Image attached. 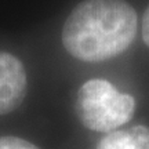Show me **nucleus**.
<instances>
[{"label": "nucleus", "mask_w": 149, "mask_h": 149, "mask_svg": "<svg viewBox=\"0 0 149 149\" xmlns=\"http://www.w3.org/2000/svg\"><path fill=\"white\" fill-rule=\"evenodd\" d=\"M28 79L19 59L0 51V115L15 111L25 100Z\"/></svg>", "instance_id": "nucleus-3"}, {"label": "nucleus", "mask_w": 149, "mask_h": 149, "mask_svg": "<svg viewBox=\"0 0 149 149\" xmlns=\"http://www.w3.org/2000/svg\"><path fill=\"white\" fill-rule=\"evenodd\" d=\"M134 111L133 95L117 91L107 80H88L76 94V116L86 128L93 131H115L133 117Z\"/></svg>", "instance_id": "nucleus-2"}, {"label": "nucleus", "mask_w": 149, "mask_h": 149, "mask_svg": "<svg viewBox=\"0 0 149 149\" xmlns=\"http://www.w3.org/2000/svg\"><path fill=\"white\" fill-rule=\"evenodd\" d=\"M97 149H149V127L134 126L108 133Z\"/></svg>", "instance_id": "nucleus-4"}, {"label": "nucleus", "mask_w": 149, "mask_h": 149, "mask_svg": "<svg viewBox=\"0 0 149 149\" xmlns=\"http://www.w3.org/2000/svg\"><path fill=\"white\" fill-rule=\"evenodd\" d=\"M0 149H40L32 142L18 137H0Z\"/></svg>", "instance_id": "nucleus-5"}, {"label": "nucleus", "mask_w": 149, "mask_h": 149, "mask_svg": "<svg viewBox=\"0 0 149 149\" xmlns=\"http://www.w3.org/2000/svg\"><path fill=\"white\" fill-rule=\"evenodd\" d=\"M142 39H144L145 44L149 47V7L145 11L144 18H142Z\"/></svg>", "instance_id": "nucleus-6"}, {"label": "nucleus", "mask_w": 149, "mask_h": 149, "mask_svg": "<svg viewBox=\"0 0 149 149\" xmlns=\"http://www.w3.org/2000/svg\"><path fill=\"white\" fill-rule=\"evenodd\" d=\"M137 25V13L126 0H84L66 18L62 44L76 59L102 62L127 50Z\"/></svg>", "instance_id": "nucleus-1"}]
</instances>
